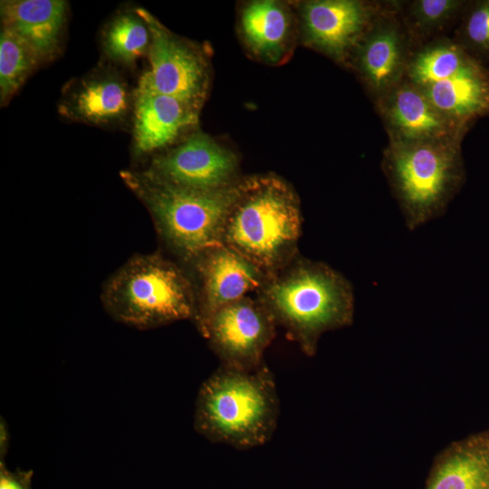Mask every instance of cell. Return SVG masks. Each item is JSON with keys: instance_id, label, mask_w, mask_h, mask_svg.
<instances>
[{"instance_id": "obj_1", "label": "cell", "mask_w": 489, "mask_h": 489, "mask_svg": "<svg viewBox=\"0 0 489 489\" xmlns=\"http://www.w3.org/2000/svg\"><path fill=\"white\" fill-rule=\"evenodd\" d=\"M256 298L308 356L315 353L322 333L353 319L350 282L328 264L301 255L267 276Z\"/></svg>"}, {"instance_id": "obj_2", "label": "cell", "mask_w": 489, "mask_h": 489, "mask_svg": "<svg viewBox=\"0 0 489 489\" xmlns=\"http://www.w3.org/2000/svg\"><path fill=\"white\" fill-rule=\"evenodd\" d=\"M302 221L299 198L285 180L273 174L243 177L222 244L269 276L300 255Z\"/></svg>"}, {"instance_id": "obj_3", "label": "cell", "mask_w": 489, "mask_h": 489, "mask_svg": "<svg viewBox=\"0 0 489 489\" xmlns=\"http://www.w3.org/2000/svg\"><path fill=\"white\" fill-rule=\"evenodd\" d=\"M279 414L275 380L265 363L253 370L220 365L199 388L194 428L213 443L249 449L271 439Z\"/></svg>"}, {"instance_id": "obj_4", "label": "cell", "mask_w": 489, "mask_h": 489, "mask_svg": "<svg viewBox=\"0 0 489 489\" xmlns=\"http://www.w3.org/2000/svg\"><path fill=\"white\" fill-rule=\"evenodd\" d=\"M126 186L149 210L159 236L182 262L191 264L206 250L222 244L226 216L238 183L200 190L162 180L147 170H124Z\"/></svg>"}, {"instance_id": "obj_5", "label": "cell", "mask_w": 489, "mask_h": 489, "mask_svg": "<svg viewBox=\"0 0 489 489\" xmlns=\"http://www.w3.org/2000/svg\"><path fill=\"white\" fill-rule=\"evenodd\" d=\"M101 301L112 318L139 329L193 321L197 310L192 276L159 254L128 260L106 282Z\"/></svg>"}, {"instance_id": "obj_6", "label": "cell", "mask_w": 489, "mask_h": 489, "mask_svg": "<svg viewBox=\"0 0 489 489\" xmlns=\"http://www.w3.org/2000/svg\"><path fill=\"white\" fill-rule=\"evenodd\" d=\"M433 141L402 142L388 158L387 171L409 230L442 215L462 178L455 149Z\"/></svg>"}, {"instance_id": "obj_7", "label": "cell", "mask_w": 489, "mask_h": 489, "mask_svg": "<svg viewBox=\"0 0 489 489\" xmlns=\"http://www.w3.org/2000/svg\"><path fill=\"white\" fill-rule=\"evenodd\" d=\"M409 76L446 118L466 120L489 110V78L479 64L455 45L420 53Z\"/></svg>"}, {"instance_id": "obj_8", "label": "cell", "mask_w": 489, "mask_h": 489, "mask_svg": "<svg viewBox=\"0 0 489 489\" xmlns=\"http://www.w3.org/2000/svg\"><path fill=\"white\" fill-rule=\"evenodd\" d=\"M135 11L151 32L149 68L139 83L200 109L206 98L210 78L205 53L198 46L168 30L149 11L143 8Z\"/></svg>"}, {"instance_id": "obj_9", "label": "cell", "mask_w": 489, "mask_h": 489, "mask_svg": "<svg viewBox=\"0 0 489 489\" xmlns=\"http://www.w3.org/2000/svg\"><path fill=\"white\" fill-rule=\"evenodd\" d=\"M277 324L255 297L245 296L217 311L199 331L221 365L253 370L264 362Z\"/></svg>"}, {"instance_id": "obj_10", "label": "cell", "mask_w": 489, "mask_h": 489, "mask_svg": "<svg viewBox=\"0 0 489 489\" xmlns=\"http://www.w3.org/2000/svg\"><path fill=\"white\" fill-rule=\"evenodd\" d=\"M189 266L197 292L193 321L199 331L217 311L256 292L267 278L255 264L225 244L206 250Z\"/></svg>"}, {"instance_id": "obj_11", "label": "cell", "mask_w": 489, "mask_h": 489, "mask_svg": "<svg viewBox=\"0 0 489 489\" xmlns=\"http://www.w3.org/2000/svg\"><path fill=\"white\" fill-rule=\"evenodd\" d=\"M146 170L167 182L200 190L225 188L241 179L235 154L202 132L156 155Z\"/></svg>"}, {"instance_id": "obj_12", "label": "cell", "mask_w": 489, "mask_h": 489, "mask_svg": "<svg viewBox=\"0 0 489 489\" xmlns=\"http://www.w3.org/2000/svg\"><path fill=\"white\" fill-rule=\"evenodd\" d=\"M133 109L127 82L116 72L99 69L71 82L59 104V112L75 121L96 126L123 122Z\"/></svg>"}, {"instance_id": "obj_13", "label": "cell", "mask_w": 489, "mask_h": 489, "mask_svg": "<svg viewBox=\"0 0 489 489\" xmlns=\"http://www.w3.org/2000/svg\"><path fill=\"white\" fill-rule=\"evenodd\" d=\"M200 109L139 83L133 94V139L138 155L170 146L197 125Z\"/></svg>"}, {"instance_id": "obj_14", "label": "cell", "mask_w": 489, "mask_h": 489, "mask_svg": "<svg viewBox=\"0 0 489 489\" xmlns=\"http://www.w3.org/2000/svg\"><path fill=\"white\" fill-rule=\"evenodd\" d=\"M68 4L62 0H8L1 2L2 26L16 34L40 62L61 53Z\"/></svg>"}, {"instance_id": "obj_15", "label": "cell", "mask_w": 489, "mask_h": 489, "mask_svg": "<svg viewBox=\"0 0 489 489\" xmlns=\"http://www.w3.org/2000/svg\"><path fill=\"white\" fill-rule=\"evenodd\" d=\"M301 18L308 44L341 58L362 33L367 11L353 0L310 1L302 5Z\"/></svg>"}, {"instance_id": "obj_16", "label": "cell", "mask_w": 489, "mask_h": 489, "mask_svg": "<svg viewBox=\"0 0 489 489\" xmlns=\"http://www.w3.org/2000/svg\"><path fill=\"white\" fill-rule=\"evenodd\" d=\"M240 30L254 54L266 62H280L286 55L291 41L292 14L282 3L252 1L241 11Z\"/></svg>"}, {"instance_id": "obj_17", "label": "cell", "mask_w": 489, "mask_h": 489, "mask_svg": "<svg viewBox=\"0 0 489 489\" xmlns=\"http://www.w3.org/2000/svg\"><path fill=\"white\" fill-rule=\"evenodd\" d=\"M426 489H489V441H465L436 462Z\"/></svg>"}, {"instance_id": "obj_18", "label": "cell", "mask_w": 489, "mask_h": 489, "mask_svg": "<svg viewBox=\"0 0 489 489\" xmlns=\"http://www.w3.org/2000/svg\"><path fill=\"white\" fill-rule=\"evenodd\" d=\"M389 116L407 142L435 140L447 131V118L417 87L404 86L394 93Z\"/></svg>"}, {"instance_id": "obj_19", "label": "cell", "mask_w": 489, "mask_h": 489, "mask_svg": "<svg viewBox=\"0 0 489 489\" xmlns=\"http://www.w3.org/2000/svg\"><path fill=\"white\" fill-rule=\"evenodd\" d=\"M150 43V29L135 10L118 14L107 24L102 34L106 55L123 64H132L148 54Z\"/></svg>"}, {"instance_id": "obj_20", "label": "cell", "mask_w": 489, "mask_h": 489, "mask_svg": "<svg viewBox=\"0 0 489 489\" xmlns=\"http://www.w3.org/2000/svg\"><path fill=\"white\" fill-rule=\"evenodd\" d=\"M41 62L29 46L12 30L2 26L0 34V100L6 104Z\"/></svg>"}, {"instance_id": "obj_21", "label": "cell", "mask_w": 489, "mask_h": 489, "mask_svg": "<svg viewBox=\"0 0 489 489\" xmlns=\"http://www.w3.org/2000/svg\"><path fill=\"white\" fill-rule=\"evenodd\" d=\"M400 45L390 31L373 35L362 48L360 63L369 81L377 88L388 84L400 63Z\"/></svg>"}, {"instance_id": "obj_22", "label": "cell", "mask_w": 489, "mask_h": 489, "mask_svg": "<svg viewBox=\"0 0 489 489\" xmlns=\"http://www.w3.org/2000/svg\"><path fill=\"white\" fill-rule=\"evenodd\" d=\"M465 34L475 47L489 49V1L480 4L470 14L465 24Z\"/></svg>"}, {"instance_id": "obj_23", "label": "cell", "mask_w": 489, "mask_h": 489, "mask_svg": "<svg viewBox=\"0 0 489 489\" xmlns=\"http://www.w3.org/2000/svg\"><path fill=\"white\" fill-rule=\"evenodd\" d=\"M457 5L455 1L423 0L417 4L416 14L424 23H436L448 15Z\"/></svg>"}, {"instance_id": "obj_24", "label": "cell", "mask_w": 489, "mask_h": 489, "mask_svg": "<svg viewBox=\"0 0 489 489\" xmlns=\"http://www.w3.org/2000/svg\"><path fill=\"white\" fill-rule=\"evenodd\" d=\"M33 470L7 469L3 456L0 460V489H32Z\"/></svg>"}]
</instances>
